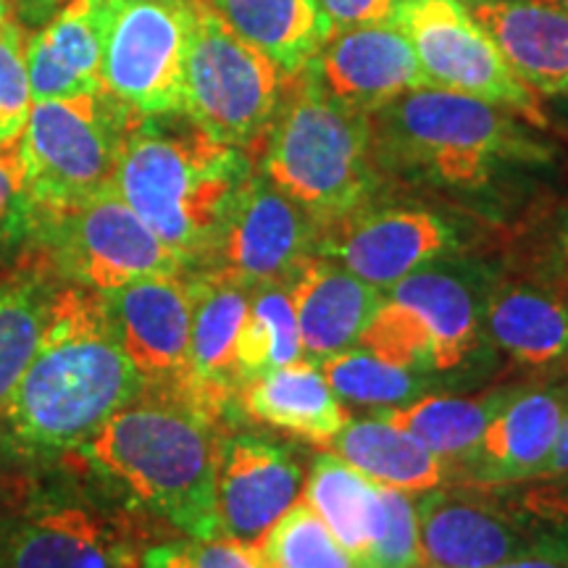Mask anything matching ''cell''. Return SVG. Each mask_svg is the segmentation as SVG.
<instances>
[{
	"mask_svg": "<svg viewBox=\"0 0 568 568\" xmlns=\"http://www.w3.org/2000/svg\"><path fill=\"white\" fill-rule=\"evenodd\" d=\"M372 138L387 190L466 213L503 237L560 193L568 166L552 126L437 88L376 111Z\"/></svg>",
	"mask_w": 568,
	"mask_h": 568,
	"instance_id": "cell-1",
	"label": "cell"
},
{
	"mask_svg": "<svg viewBox=\"0 0 568 568\" xmlns=\"http://www.w3.org/2000/svg\"><path fill=\"white\" fill-rule=\"evenodd\" d=\"M142 393L101 293L63 287L32 364L3 416L11 437L30 453L80 450L98 429Z\"/></svg>",
	"mask_w": 568,
	"mask_h": 568,
	"instance_id": "cell-2",
	"label": "cell"
},
{
	"mask_svg": "<svg viewBox=\"0 0 568 568\" xmlns=\"http://www.w3.org/2000/svg\"><path fill=\"white\" fill-rule=\"evenodd\" d=\"M219 447L222 418L180 395L142 389L77 453L132 506L184 537L213 539Z\"/></svg>",
	"mask_w": 568,
	"mask_h": 568,
	"instance_id": "cell-3",
	"label": "cell"
},
{
	"mask_svg": "<svg viewBox=\"0 0 568 568\" xmlns=\"http://www.w3.org/2000/svg\"><path fill=\"white\" fill-rule=\"evenodd\" d=\"M253 172L251 153L211 138L187 113L174 111L134 122L113 190L193 274Z\"/></svg>",
	"mask_w": 568,
	"mask_h": 568,
	"instance_id": "cell-4",
	"label": "cell"
},
{
	"mask_svg": "<svg viewBox=\"0 0 568 568\" xmlns=\"http://www.w3.org/2000/svg\"><path fill=\"white\" fill-rule=\"evenodd\" d=\"M253 161L316 224L335 222L385 190L372 116L335 101L305 69L287 77Z\"/></svg>",
	"mask_w": 568,
	"mask_h": 568,
	"instance_id": "cell-5",
	"label": "cell"
},
{
	"mask_svg": "<svg viewBox=\"0 0 568 568\" xmlns=\"http://www.w3.org/2000/svg\"><path fill=\"white\" fill-rule=\"evenodd\" d=\"M495 253L435 261L382 290L358 345L389 364L432 376L468 372L489 353L485 305Z\"/></svg>",
	"mask_w": 568,
	"mask_h": 568,
	"instance_id": "cell-6",
	"label": "cell"
},
{
	"mask_svg": "<svg viewBox=\"0 0 568 568\" xmlns=\"http://www.w3.org/2000/svg\"><path fill=\"white\" fill-rule=\"evenodd\" d=\"M500 243V232L466 213L385 187L361 209L318 224L316 255L387 290L435 261L495 253Z\"/></svg>",
	"mask_w": 568,
	"mask_h": 568,
	"instance_id": "cell-7",
	"label": "cell"
},
{
	"mask_svg": "<svg viewBox=\"0 0 568 568\" xmlns=\"http://www.w3.org/2000/svg\"><path fill=\"white\" fill-rule=\"evenodd\" d=\"M138 119L105 90L34 101L17 138L34 216L74 209L113 190L126 134Z\"/></svg>",
	"mask_w": 568,
	"mask_h": 568,
	"instance_id": "cell-8",
	"label": "cell"
},
{
	"mask_svg": "<svg viewBox=\"0 0 568 568\" xmlns=\"http://www.w3.org/2000/svg\"><path fill=\"white\" fill-rule=\"evenodd\" d=\"M414 508L429 568H495L568 524L566 497L539 481L445 485L418 495Z\"/></svg>",
	"mask_w": 568,
	"mask_h": 568,
	"instance_id": "cell-9",
	"label": "cell"
},
{
	"mask_svg": "<svg viewBox=\"0 0 568 568\" xmlns=\"http://www.w3.org/2000/svg\"><path fill=\"white\" fill-rule=\"evenodd\" d=\"M287 77L197 0L182 84V111L197 126L255 155L280 109Z\"/></svg>",
	"mask_w": 568,
	"mask_h": 568,
	"instance_id": "cell-10",
	"label": "cell"
},
{
	"mask_svg": "<svg viewBox=\"0 0 568 568\" xmlns=\"http://www.w3.org/2000/svg\"><path fill=\"white\" fill-rule=\"evenodd\" d=\"M30 237L74 287L113 293L148 276L187 274L182 258L126 205L116 190L88 203L38 213Z\"/></svg>",
	"mask_w": 568,
	"mask_h": 568,
	"instance_id": "cell-11",
	"label": "cell"
},
{
	"mask_svg": "<svg viewBox=\"0 0 568 568\" xmlns=\"http://www.w3.org/2000/svg\"><path fill=\"white\" fill-rule=\"evenodd\" d=\"M393 24L406 34L429 88L506 105L539 126H552L537 98L508 67L464 0H395Z\"/></svg>",
	"mask_w": 568,
	"mask_h": 568,
	"instance_id": "cell-12",
	"label": "cell"
},
{
	"mask_svg": "<svg viewBox=\"0 0 568 568\" xmlns=\"http://www.w3.org/2000/svg\"><path fill=\"white\" fill-rule=\"evenodd\" d=\"M130 516L84 495H32L0 516V568H138Z\"/></svg>",
	"mask_w": 568,
	"mask_h": 568,
	"instance_id": "cell-13",
	"label": "cell"
},
{
	"mask_svg": "<svg viewBox=\"0 0 568 568\" xmlns=\"http://www.w3.org/2000/svg\"><path fill=\"white\" fill-rule=\"evenodd\" d=\"M197 0H116L105 32L103 90L138 116L182 111Z\"/></svg>",
	"mask_w": 568,
	"mask_h": 568,
	"instance_id": "cell-14",
	"label": "cell"
},
{
	"mask_svg": "<svg viewBox=\"0 0 568 568\" xmlns=\"http://www.w3.org/2000/svg\"><path fill=\"white\" fill-rule=\"evenodd\" d=\"M318 224L255 169L243 184L197 276L245 290L287 284L316 255Z\"/></svg>",
	"mask_w": 568,
	"mask_h": 568,
	"instance_id": "cell-15",
	"label": "cell"
},
{
	"mask_svg": "<svg viewBox=\"0 0 568 568\" xmlns=\"http://www.w3.org/2000/svg\"><path fill=\"white\" fill-rule=\"evenodd\" d=\"M111 324L142 389L172 393L193 403L190 332L195 282L190 274L148 276L103 293Z\"/></svg>",
	"mask_w": 568,
	"mask_h": 568,
	"instance_id": "cell-16",
	"label": "cell"
},
{
	"mask_svg": "<svg viewBox=\"0 0 568 568\" xmlns=\"http://www.w3.org/2000/svg\"><path fill=\"white\" fill-rule=\"evenodd\" d=\"M485 339L495 358L521 382L568 376V297L539 276L497 268L485 305Z\"/></svg>",
	"mask_w": 568,
	"mask_h": 568,
	"instance_id": "cell-17",
	"label": "cell"
},
{
	"mask_svg": "<svg viewBox=\"0 0 568 568\" xmlns=\"http://www.w3.org/2000/svg\"><path fill=\"white\" fill-rule=\"evenodd\" d=\"M305 468L287 445L255 435L222 437L216 466L219 537L261 545L301 500Z\"/></svg>",
	"mask_w": 568,
	"mask_h": 568,
	"instance_id": "cell-18",
	"label": "cell"
},
{
	"mask_svg": "<svg viewBox=\"0 0 568 568\" xmlns=\"http://www.w3.org/2000/svg\"><path fill=\"white\" fill-rule=\"evenodd\" d=\"M568 410V376L524 382L456 468V485H521L539 477Z\"/></svg>",
	"mask_w": 568,
	"mask_h": 568,
	"instance_id": "cell-19",
	"label": "cell"
},
{
	"mask_svg": "<svg viewBox=\"0 0 568 568\" xmlns=\"http://www.w3.org/2000/svg\"><path fill=\"white\" fill-rule=\"evenodd\" d=\"M303 69L335 101L366 116L406 92L429 88L416 51L393 21L332 32Z\"/></svg>",
	"mask_w": 568,
	"mask_h": 568,
	"instance_id": "cell-20",
	"label": "cell"
},
{
	"mask_svg": "<svg viewBox=\"0 0 568 568\" xmlns=\"http://www.w3.org/2000/svg\"><path fill=\"white\" fill-rule=\"evenodd\" d=\"M116 0H67L38 32L27 34L32 103L103 90L101 61Z\"/></svg>",
	"mask_w": 568,
	"mask_h": 568,
	"instance_id": "cell-21",
	"label": "cell"
},
{
	"mask_svg": "<svg viewBox=\"0 0 568 568\" xmlns=\"http://www.w3.org/2000/svg\"><path fill=\"white\" fill-rule=\"evenodd\" d=\"M508 67L542 101L568 98V11L552 0H464Z\"/></svg>",
	"mask_w": 568,
	"mask_h": 568,
	"instance_id": "cell-22",
	"label": "cell"
},
{
	"mask_svg": "<svg viewBox=\"0 0 568 568\" xmlns=\"http://www.w3.org/2000/svg\"><path fill=\"white\" fill-rule=\"evenodd\" d=\"M190 276L195 282L193 332H190L193 403L224 422L237 410L234 400L245 382L237 351L251 290L211 276Z\"/></svg>",
	"mask_w": 568,
	"mask_h": 568,
	"instance_id": "cell-23",
	"label": "cell"
},
{
	"mask_svg": "<svg viewBox=\"0 0 568 568\" xmlns=\"http://www.w3.org/2000/svg\"><path fill=\"white\" fill-rule=\"evenodd\" d=\"M284 287L297 316L303 358L314 364L358 345L382 295L379 287L324 255H311Z\"/></svg>",
	"mask_w": 568,
	"mask_h": 568,
	"instance_id": "cell-24",
	"label": "cell"
},
{
	"mask_svg": "<svg viewBox=\"0 0 568 568\" xmlns=\"http://www.w3.org/2000/svg\"><path fill=\"white\" fill-rule=\"evenodd\" d=\"M240 414L311 445H329L347 422V410L332 393L314 361L268 368L245 379L234 400Z\"/></svg>",
	"mask_w": 568,
	"mask_h": 568,
	"instance_id": "cell-25",
	"label": "cell"
},
{
	"mask_svg": "<svg viewBox=\"0 0 568 568\" xmlns=\"http://www.w3.org/2000/svg\"><path fill=\"white\" fill-rule=\"evenodd\" d=\"M329 447L345 464H351L355 471L379 487L422 495L429 489L456 485V471L447 460L379 416L347 418Z\"/></svg>",
	"mask_w": 568,
	"mask_h": 568,
	"instance_id": "cell-26",
	"label": "cell"
},
{
	"mask_svg": "<svg viewBox=\"0 0 568 568\" xmlns=\"http://www.w3.org/2000/svg\"><path fill=\"white\" fill-rule=\"evenodd\" d=\"M245 42L266 53L287 74L301 71L335 27L318 0H203Z\"/></svg>",
	"mask_w": 568,
	"mask_h": 568,
	"instance_id": "cell-27",
	"label": "cell"
},
{
	"mask_svg": "<svg viewBox=\"0 0 568 568\" xmlns=\"http://www.w3.org/2000/svg\"><path fill=\"white\" fill-rule=\"evenodd\" d=\"M521 385L524 382H500L497 387H487L474 395L426 393L408 406L382 408L372 416L385 418L397 429L408 432L456 471L468 453L477 447L497 410L506 406Z\"/></svg>",
	"mask_w": 568,
	"mask_h": 568,
	"instance_id": "cell-28",
	"label": "cell"
},
{
	"mask_svg": "<svg viewBox=\"0 0 568 568\" xmlns=\"http://www.w3.org/2000/svg\"><path fill=\"white\" fill-rule=\"evenodd\" d=\"M303 493L305 503L316 510L358 568L372 552L385 524L382 487L355 471L337 453H322L311 464V477Z\"/></svg>",
	"mask_w": 568,
	"mask_h": 568,
	"instance_id": "cell-29",
	"label": "cell"
},
{
	"mask_svg": "<svg viewBox=\"0 0 568 568\" xmlns=\"http://www.w3.org/2000/svg\"><path fill=\"white\" fill-rule=\"evenodd\" d=\"M318 368L339 400L347 406L372 408V414L382 408L408 406L435 387L432 376L389 364L364 347L329 355L318 361Z\"/></svg>",
	"mask_w": 568,
	"mask_h": 568,
	"instance_id": "cell-30",
	"label": "cell"
},
{
	"mask_svg": "<svg viewBox=\"0 0 568 568\" xmlns=\"http://www.w3.org/2000/svg\"><path fill=\"white\" fill-rule=\"evenodd\" d=\"M51 303L53 290L38 280L0 284V414L38 353Z\"/></svg>",
	"mask_w": 568,
	"mask_h": 568,
	"instance_id": "cell-31",
	"label": "cell"
},
{
	"mask_svg": "<svg viewBox=\"0 0 568 568\" xmlns=\"http://www.w3.org/2000/svg\"><path fill=\"white\" fill-rule=\"evenodd\" d=\"M237 355L245 379L268 372V368L295 364V361L303 358L297 316L284 284H268V287L251 290Z\"/></svg>",
	"mask_w": 568,
	"mask_h": 568,
	"instance_id": "cell-32",
	"label": "cell"
},
{
	"mask_svg": "<svg viewBox=\"0 0 568 568\" xmlns=\"http://www.w3.org/2000/svg\"><path fill=\"white\" fill-rule=\"evenodd\" d=\"M506 264L539 276L568 297V193L552 195L497 247Z\"/></svg>",
	"mask_w": 568,
	"mask_h": 568,
	"instance_id": "cell-33",
	"label": "cell"
},
{
	"mask_svg": "<svg viewBox=\"0 0 568 568\" xmlns=\"http://www.w3.org/2000/svg\"><path fill=\"white\" fill-rule=\"evenodd\" d=\"M268 568H355L335 535L305 500H297L261 539Z\"/></svg>",
	"mask_w": 568,
	"mask_h": 568,
	"instance_id": "cell-34",
	"label": "cell"
},
{
	"mask_svg": "<svg viewBox=\"0 0 568 568\" xmlns=\"http://www.w3.org/2000/svg\"><path fill=\"white\" fill-rule=\"evenodd\" d=\"M32 111L27 77V30L19 21L0 27V145L17 140Z\"/></svg>",
	"mask_w": 568,
	"mask_h": 568,
	"instance_id": "cell-35",
	"label": "cell"
},
{
	"mask_svg": "<svg viewBox=\"0 0 568 568\" xmlns=\"http://www.w3.org/2000/svg\"><path fill=\"white\" fill-rule=\"evenodd\" d=\"M382 497H385V524L372 552L358 568H418L422 548H418L414 500L393 487H382Z\"/></svg>",
	"mask_w": 568,
	"mask_h": 568,
	"instance_id": "cell-36",
	"label": "cell"
},
{
	"mask_svg": "<svg viewBox=\"0 0 568 568\" xmlns=\"http://www.w3.org/2000/svg\"><path fill=\"white\" fill-rule=\"evenodd\" d=\"M32 203L27 195L24 163H21L19 140L0 145V243L30 237Z\"/></svg>",
	"mask_w": 568,
	"mask_h": 568,
	"instance_id": "cell-37",
	"label": "cell"
},
{
	"mask_svg": "<svg viewBox=\"0 0 568 568\" xmlns=\"http://www.w3.org/2000/svg\"><path fill=\"white\" fill-rule=\"evenodd\" d=\"M176 548L193 568H268L261 545L232 537L182 539Z\"/></svg>",
	"mask_w": 568,
	"mask_h": 568,
	"instance_id": "cell-38",
	"label": "cell"
},
{
	"mask_svg": "<svg viewBox=\"0 0 568 568\" xmlns=\"http://www.w3.org/2000/svg\"><path fill=\"white\" fill-rule=\"evenodd\" d=\"M326 19L337 30L393 21L395 0H318Z\"/></svg>",
	"mask_w": 568,
	"mask_h": 568,
	"instance_id": "cell-39",
	"label": "cell"
},
{
	"mask_svg": "<svg viewBox=\"0 0 568 568\" xmlns=\"http://www.w3.org/2000/svg\"><path fill=\"white\" fill-rule=\"evenodd\" d=\"M495 568H568V524L545 531L535 545Z\"/></svg>",
	"mask_w": 568,
	"mask_h": 568,
	"instance_id": "cell-40",
	"label": "cell"
},
{
	"mask_svg": "<svg viewBox=\"0 0 568 568\" xmlns=\"http://www.w3.org/2000/svg\"><path fill=\"white\" fill-rule=\"evenodd\" d=\"M531 481H542V485L556 487L560 493H568V410L564 416V426H560L558 443L552 447L548 464H545L542 471H539V477Z\"/></svg>",
	"mask_w": 568,
	"mask_h": 568,
	"instance_id": "cell-41",
	"label": "cell"
},
{
	"mask_svg": "<svg viewBox=\"0 0 568 568\" xmlns=\"http://www.w3.org/2000/svg\"><path fill=\"white\" fill-rule=\"evenodd\" d=\"M138 568H193L184 560V556L176 548V542L153 545V548L142 550Z\"/></svg>",
	"mask_w": 568,
	"mask_h": 568,
	"instance_id": "cell-42",
	"label": "cell"
},
{
	"mask_svg": "<svg viewBox=\"0 0 568 568\" xmlns=\"http://www.w3.org/2000/svg\"><path fill=\"white\" fill-rule=\"evenodd\" d=\"M67 0H17V21L24 24H42L53 17Z\"/></svg>",
	"mask_w": 568,
	"mask_h": 568,
	"instance_id": "cell-43",
	"label": "cell"
},
{
	"mask_svg": "<svg viewBox=\"0 0 568 568\" xmlns=\"http://www.w3.org/2000/svg\"><path fill=\"white\" fill-rule=\"evenodd\" d=\"M548 116L550 122L560 124V130L568 132V98H556V101H548Z\"/></svg>",
	"mask_w": 568,
	"mask_h": 568,
	"instance_id": "cell-44",
	"label": "cell"
},
{
	"mask_svg": "<svg viewBox=\"0 0 568 568\" xmlns=\"http://www.w3.org/2000/svg\"><path fill=\"white\" fill-rule=\"evenodd\" d=\"M17 21V0H0V27Z\"/></svg>",
	"mask_w": 568,
	"mask_h": 568,
	"instance_id": "cell-45",
	"label": "cell"
},
{
	"mask_svg": "<svg viewBox=\"0 0 568 568\" xmlns=\"http://www.w3.org/2000/svg\"><path fill=\"white\" fill-rule=\"evenodd\" d=\"M552 3H558L560 9H566V11H568V0H552Z\"/></svg>",
	"mask_w": 568,
	"mask_h": 568,
	"instance_id": "cell-46",
	"label": "cell"
},
{
	"mask_svg": "<svg viewBox=\"0 0 568 568\" xmlns=\"http://www.w3.org/2000/svg\"><path fill=\"white\" fill-rule=\"evenodd\" d=\"M418 568H429V566H418Z\"/></svg>",
	"mask_w": 568,
	"mask_h": 568,
	"instance_id": "cell-47",
	"label": "cell"
}]
</instances>
